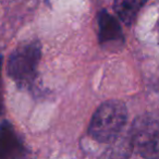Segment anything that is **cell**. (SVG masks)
I'll list each match as a JSON object with an SVG mask.
<instances>
[{
    "instance_id": "1",
    "label": "cell",
    "mask_w": 159,
    "mask_h": 159,
    "mask_svg": "<svg viewBox=\"0 0 159 159\" xmlns=\"http://www.w3.org/2000/svg\"><path fill=\"white\" fill-rule=\"evenodd\" d=\"M42 46L38 40L22 43L8 58L7 74L21 89H31L37 77Z\"/></svg>"
},
{
    "instance_id": "2",
    "label": "cell",
    "mask_w": 159,
    "mask_h": 159,
    "mask_svg": "<svg viewBox=\"0 0 159 159\" xmlns=\"http://www.w3.org/2000/svg\"><path fill=\"white\" fill-rule=\"evenodd\" d=\"M128 119L126 107L120 100H108L102 104L91 119L89 133L95 141L112 143L122 134Z\"/></svg>"
},
{
    "instance_id": "3",
    "label": "cell",
    "mask_w": 159,
    "mask_h": 159,
    "mask_svg": "<svg viewBox=\"0 0 159 159\" xmlns=\"http://www.w3.org/2000/svg\"><path fill=\"white\" fill-rule=\"evenodd\" d=\"M133 150L145 159H159V115L144 113L129 130Z\"/></svg>"
},
{
    "instance_id": "4",
    "label": "cell",
    "mask_w": 159,
    "mask_h": 159,
    "mask_svg": "<svg viewBox=\"0 0 159 159\" xmlns=\"http://www.w3.org/2000/svg\"><path fill=\"white\" fill-rule=\"evenodd\" d=\"M29 149L13 124L8 120L0 123V159H27Z\"/></svg>"
},
{
    "instance_id": "5",
    "label": "cell",
    "mask_w": 159,
    "mask_h": 159,
    "mask_svg": "<svg viewBox=\"0 0 159 159\" xmlns=\"http://www.w3.org/2000/svg\"><path fill=\"white\" fill-rule=\"evenodd\" d=\"M98 40L107 48H118L124 44L121 26L106 10H102L98 14Z\"/></svg>"
},
{
    "instance_id": "6",
    "label": "cell",
    "mask_w": 159,
    "mask_h": 159,
    "mask_svg": "<svg viewBox=\"0 0 159 159\" xmlns=\"http://www.w3.org/2000/svg\"><path fill=\"white\" fill-rule=\"evenodd\" d=\"M133 152L130 134L120 135L109 144V147L100 155L99 159H128Z\"/></svg>"
},
{
    "instance_id": "7",
    "label": "cell",
    "mask_w": 159,
    "mask_h": 159,
    "mask_svg": "<svg viewBox=\"0 0 159 159\" xmlns=\"http://www.w3.org/2000/svg\"><path fill=\"white\" fill-rule=\"evenodd\" d=\"M145 5V1L141 0H119L113 3V10H115L117 16L128 26L133 24L136 19L139 10Z\"/></svg>"
},
{
    "instance_id": "8",
    "label": "cell",
    "mask_w": 159,
    "mask_h": 159,
    "mask_svg": "<svg viewBox=\"0 0 159 159\" xmlns=\"http://www.w3.org/2000/svg\"><path fill=\"white\" fill-rule=\"evenodd\" d=\"M2 66L3 56L0 55V117L3 112V94H2Z\"/></svg>"
},
{
    "instance_id": "9",
    "label": "cell",
    "mask_w": 159,
    "mask_h": 159,
    "mask_svg": "<svg viewBox=\"0 0 159 159\" xmlns=\"http://www.w3.org/2000/svg\"><path fill=\"white\" fill-rule=\"evenodd\" d=\"M157 36H158V42H159V23H158V26H157Z\"/></svg>"
}]
</instances>
